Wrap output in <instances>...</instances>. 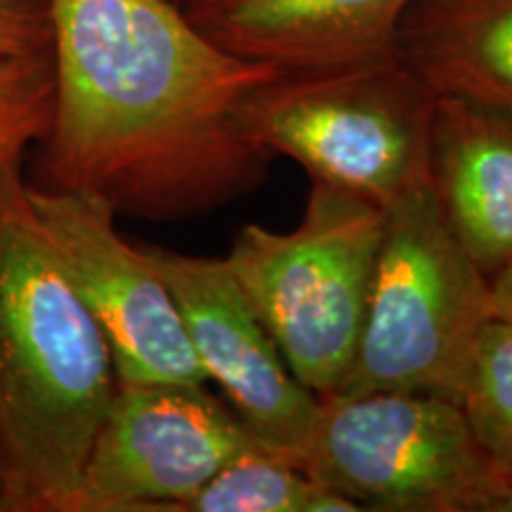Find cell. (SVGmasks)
<instances>
[{"label":"cell","mask_w":512,"mask_h":512,"mask_svg":"<svg viewBox=\"0 0 512 512\" xmlns=\"http://www.w3.org/2000/svg\"><path fill=\"white\" fill-rule=\"evenodd\" d=\"M50 188L181 221L259 188L271 152L242 128L280 69L221 50L171 0H53Z\"/></svg>","instance_id":"cell-1"},{"label":"cell","mask_w":512,"mask_h":512,"mask_svg":"<svg viewBox=\"0 0 512 512\" xmlns=\"http://www.w3.org/2000/svg\"><path fill=\"white\" fill-rule=\"evenodd\" d=\"M107 339L38 226L19 164L0 171L3 512H69L117 394Z\"/></svg>","instance_id":"cell-2"},{"label":"cell","mask_w":512,"mask_h":512,"mask_svg":"<svg viewBox=\"0 0 512 512\" xmlns=\"http://www.w3.org/2000/svg\"><path fill=\"white\" fill-rule=\"evenodd\" d=\"M494 318L489 278L453 235L430 181L384 207V235L354 363L335 394L425 392L460 403Z\"/></svg>","instance_id":"cell-3"},{"label":"cell","mask_w":512,"mask_h":512,"mask_svg":"<svg viewBox=\"0 0 512 512\" xmlns=\"http://www.w3.org/2000/svg\"><path fill=\"white\" fill-rule=\"evenodd\" d=\"M384 235V209L328 183L311 185L299 226H245L226 256L292 375L335 394L354 363Z\"/></svg>","instance_id":"cell-4"},{"label":"cell","mask_w":512,"mask_h":512,"mask_svg":"<svg viewBox=\"0 0 512 512\" xmlns=\"http://www.w3.org/2000/svg\"><path fill=\"white\" fill-rule=\"evenodd\" d=\"M434 95L396 55L320 72H280L256 86L240 121L271 155L316 183L389 207L427 181Z\"/></svg>","instance_id":"cell-5"},{"label":"cell","mask_w":512,"mask_h":512,"mask_svg":"<svg viewBox=\"0 0 512 512\" xmlns=\"http://www.w3.org/2000/svg\"><path fill=\"white\" fill-rule=\"evenodd\" d=\"M297 465L377 512H501L508 475L460 403L425 392L318 396Z\"/></svg>","instance_id":"cell-6"},{"label":"cell","mask_w":512,"mask_h":512,"mask_svg":"<svg viewBox=\"0 0 512 512\" xmlns=\"http://www.w3.org/2000/svg\"><path fill=\"white\" fill-rule=\"evenodd\" d=\"M256 446L264 444L207 384H119L69 512H181Z\"/></svg>","instance_id":"cell-7"},{"label":"cell","mask_w":512,"mask_h":512,"mask_svg":"<svg viewBox=\"0 0 512 512\" xmlns=\"http://www.w3.org/2000/svg\"><path fill=\"white\" fill-rule=\"evenodd\" d=\"M29 204L107 339L117 382L207 384L169 287L117 233V211L88 192L31 185Z\"/></svg>","instance_id":"cell-8"},{"label":"cell","mask_w":512,"mask_h":512,"mask_svg":"<svg viewBox=\"0 0 512 512\" xmlns=\"http://www.w3.org/2000/svg\"><path fill=\"white\" fill-rule=\"evenodd\" d=\"M143 254L169 287L207 380L219 384L261 444L297 463L320 399L287 368L228 261L157 247Z\"/></svg>","instance_id":"cell-9"},{"label":"cell","mask_w":512,"mask_h":512,"mask_svg":"<svg viewBox=\"0 0 512 512\" xmlns=\"http://www.w3.org/2000/svg\"><path fill=\"white\" fill-rule=\"evenodd\" d=\"M413 0H185L190 22L226 53L280 72H320L396 55Z\"/></svg>","instance_id":"cell-10"},{"label":"cell","mask_w":512,"mask_h":512,"mask_svg":"<svg viewBox=\"0 0 512 512\" xmlns=\"http://www.w3.org/2000/svg\"><path fill=\"white\" fill-rule=\"evenodd\" d=\"M427 181L448 226L486 278L512 259V117L434 100Z\"/></svg>","instance_id":"cell-11"},{"label":"cell","mask_w":512,"mask_h":512,"mask_svg":"<svg viewBox=\"0 0 512 512\" xmlns=\"http://www.w3.org/2000/svg\"><path fill=\"white\" fill-rule=\"evenodd\" d=\"M396 57L430 91L512 117V0H413Z\"/></svg>","instance_id":"cell-12"},{"label":"cell","mask_w":512,"mask_h":512,"mask_svg":"<svg viewBox=\"0 0 512 512\" xmlns=\"http://www.w3.org/2000/svg\"><path fill=\"white\" fill-rule=\"evenodd\" d=\"M181 512H358V505L268 446L242 453Z\"/></svg>","instance_id":"cell-13"},{"label":"cell","mask_w":512,"mask_h":512,"mask_svg":"<svg viewBox=\"0 0 512 512\" xmlns=\"http://www.w3.org/2000/svg\"><path fill=\"white\" fill-rule=\"evenodd\" d=\"M472 432L512 477V320L494 316L484 325L460 396ZM508 486V484H505Z\"/></svg>","instance_id":"cell-14"},{"label":"cell","mask_w":512,"mask_h":512,"mask_svg":"<svg viewBox=\"0 0 512 512\" xmlns=\"http://www.w3.org/2000/svg\"><path fill=\"white\" fill-rule=\"evenodd\" d=\"M53 112V53L0 57V171L17 166L31 143H46Z\"/></svg>","instance_id":"cell-15"},{"label":"cell","mask_w":512,"mask_h":512,"mask_svg":"<svg viewBox=\"0 0 512 512\" xmlns=\"http://www.w3.org/2000/svg\"><path fill=\"white\" fill-rule=\"evenodd\" d=\"M53 0H0V57L53 53Z\"/></svg>","instance_id":"cell-16"},{"label":"cell","mask_w":512,"mask_h":512,"mask_svg":"<svg viewBox=\"0 0 512 512\" xmlns=\"http://www.w3.org/2000/svg\"><path fill=\"white\" fill-rule=\"evenodd\" d=\"M494 316L512 320V259L489 280Z\"/></svg>","instance_id":"cell-17"},{"label":"cell","mask_w":512,"mask_h":512,"mask_svg":"<svg viewBox=\"0 0 512 512\" xmlns=\"http://www.w3.org/2000/svg\"><path fill=\"white\" fill-rule=\"evenodd\" d=\"M5 491H8V470H5V458H3V451H0V512H3Z\"/></svg>","instance_id":"cell-18"},{"label":"cell","mask_w":512,"mask_h":512,"mask_svg":"<svg viewBox=\"0 0 512 512\" xmlns=\"http://www.w3.org/2000/svg\"><path fill=\"white\" fill-rule=\"evenodd\" d=\"M501 512H512V477L508 479V486H505V501Z\"/></svg>","instance_id":"cell-19"}]
</instances>
